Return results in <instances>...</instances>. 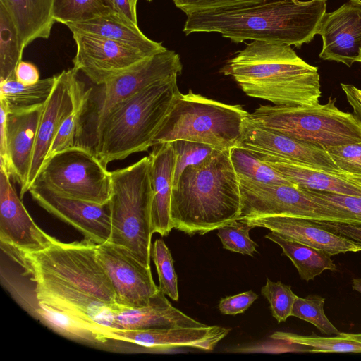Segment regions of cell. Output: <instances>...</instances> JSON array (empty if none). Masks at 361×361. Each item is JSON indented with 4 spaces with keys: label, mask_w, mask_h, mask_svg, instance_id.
<instances>
[{
    "label": "cell",
    "mask_w": 361,
    "mask_h": 361,
    "mask_svg": "<svg viewBox=\"0 0 361 361\" xmlns=\"http://www.w3.org/2000/svg\"><path fill=\"white\" fill-rule=\"evenodd\" d=\"M231 330L217 325L139 330L105 327L99 338L101 343L116 340L158 350L193 348L212 351Z\"/></svg>",
    "instance_id": "18"
},
{
    "label": "cell",
    "mask_w": 361,
    "mask_h": 361,
    "mask_svg": "<svg viewBox=\"0 0 361 361\" xmlns=\"http://www.w3.org/2000/svg\"><path fill=\"white\" fill-rule=\"evenodd\" d=\"M15 78L20 83L27 85L35 84L40 80L36 66L23 61H21L16 68Z\"/></svg>",
    "instance_id": "46"
},
{
    "label": "cell",
    "mask_w": 361,
    "mask_h": 361,
    "mask_svg": "<svg viewBox=\"0 0 361 361\" xmlns=\"http://www.w3.org/2000/svg\"><path fill=\"white\" fill-rule=\"evenodd\" d=\"M325 149L341 171L361 175V142Z\"/></svg>",
    "instance_id": "40"
},
{
    "label": "cell",
    "mask_w": 361,
    "mask_h": 361,
    "mask_svg": "<svg viewBox=\"0 0 361 361\" xmlns=\"http://www.w3.org/2000/svg\"><path fill=\"white\" fill-rule=\"evenodd\" d=\"M72 33L76 44L73 68L78 73H83L97 85H104L152 56L140 49L104 37L86 33Z\"/></svg>",
    "instance_id": "13"
},
{
    "label": "cell",
    "mask_w": 361,
    "mask_h": 361,
    "mask_svg": "<svg viewBox=\"0 0 361 361\" xmlns=\"http://www.w3.org/2000/svg\"><path fill=\"white\" fill-rule=\"evenodd\" d=\"M239 180L241 194L239 220L288 216L314 221L361 223L348 212L310 195L297 185Z\"/></svg>",
    "instance_id": "10"
},
{
    "label": "cell",
    "mask_w": 361,
    "mask_h": 361,
    "mask_svg": "<svg viewBox=\"0 0 361 361\" xmlns=\"http://www.w3.org/2000/svg\"><path fill=\"white\" fill-rule=\"evenodd\" d=\"M147 1H152V0H147Z\"/></svg>",
    "instance_id": "53"
},
{
    "label": "cell",
    "mask_w": 361,
    "mask_h": 361,
    "mask_svg": "<svg viewBox=\"0 0 361 361\" xmlns=\"http://www.w3.org/2000/svg\"><path fill=\"white\" fill-rule=\"evenodd\" d=\"M178 76L154 82L114 106L94 124L92 147L107 164L147 151L176 95Z\"/></svg>",
    "instance_id": "5"
},
{
    "label": "cell",
    "mask_w": 361,
    "mask_h": 361,
    "mask_svg": "<svg viewBox=\"0 0 361 361\" xmlns=\"http://www.w3.org/2000/svg\"><path fill=\"white\" fill-rule=\"evenodd\" d=\"M269 0H173L186 15L192 12L246 7Z\"/></svg>",
    "instance_id": "41"
},
{
    "label": "cell",
    "mask_w": 361,
    "mask_h": 361,
    "mask_svg": "<svg viewBox=\"0 0 361 361\" xmlns=\"http://www.w3.org/2000/svg\"><path fill=\"white\" fill-rule=\"evenodd\" d=\"M180 56L173 50L152 55L102 85L94 105V124L114 106L146 87L182 73Z\"/></svg>",
    "instance_id": "14"
},
{
    "label": "cell",
    "mask_w": 361,
    "mask_h": 361,
    "mask_svg": "<svg viewBox=\"0 0 361 361\" xmlns=\"http://www.w3.org/2000/svg\"><path fill=\"white\" fill-rule=\"evenodd\" d=\"M153 147L149 155L152 188L151 232L167 236L173 228L171 219V200L176 154L171 142L157 144Z\"/></svg>",
    "instance_id": "23"
},
{
    "label": "cell",
    "mask_w": 361,
    "mask_h": 361,
    "mask_svg": "<svg viewBox=\"0 0 361 361\" xmlns=\"http://www.w3.org/2000/svg\"><path fill=\"white\" fill-rule=\"evenodd\" d=\"M230 158L239 178L262 183L294 185L245 148L233 147Z\"/></svg>",
    "instance_id": "32"
},
{
    "label": "cell",
    "mask_w": 361,
    "mask_h": 361,
    "mask_svg": "<svg viewBox=\"0 0 361 361\" xmlns=\"http://www.w3.org/2000/svg\"><path fill=\"white\" fill-rule=\"evenodd\" d=\"M353 91H354L355 95L357 96V97L361 102V90L355 87L353 85Z\"/></svg>",
    "instance_id": "50"
},
{
    "label": "cell",
    "mask_w": 361,
    "mask_h": 361,
    "mask_svg": "<svg viewBox=\"0 0 361 361\" xmlns=\"http://www.w3.org/2000/svg\"><path fill=\"white\" fill-rule=\"evenodd\" d=\"M223 73L247 96L276 106H314L322 94L318 68L287 44L252 41L227 61Z\"/></svg>",
    "instance_id": "3"
},
{
    "label": "cell",
    "mask_w": 361,
    "mask_h": 361,
    "mask_svg": "<svg viewBox=\"0 0 361 361\" xmlns=\"http://www.w3.org/2000/svg\"><path fill=\"white\" fill-rule=\"evenodd\" d=\"M14 22L23 50L37 39H47L54 23V0H0Z\"/></svg>",
    "instance_id": "26"
},
{
    "label": "cell",
    "mask_w": 361,
    "mask_h": 361,
    "mask_svg": "<svg viewBox=\"0 0 361 361\" xmlns=\"http://www.w3.org/2000/svg\"><path fill=\"white\" fill-rule=\"evenodd\" d=\"M335 103L330 98L324 104L310 106L261 105L249 116L266 128L324 148L360 142V122Z\"/></svg>",
    "instance_id": "8"
},
{
    "label": "cell",
    "mask_w": 361,
    "mask_h": 361,
    "mask_svg": "<svg viewBox=\"0 0 361 361\" xmlns=\"http://www.w3.org/2000/svg\"><path fill=\"white\" fill-rule=\"evenodd\" d=\"M77 74L73 68L56 75L54 88L40 117L27 182L23 190L20 192V198L29 192L35 183L61 126L86 91Z\"/></svg>",
    "instance_id": "12"
},
{
    "label": "cell",
    "mask_w": 361,
    "mask_h": 361,
    "mask_svg": "<svg viewBox=\"0 0 361 361\" xmlns=\"http://www.w3.org/2000/svg\"><path fill=\"white\" fill-rule=\"evenodd\" d=\"M341 86L353 110V114L361 123V102L353 91V85L341 83Z\"/></svg>",
    "instance_id": "48"
},
{
    "label": "cell",
    "mask_w": 361,
    "mask_h": 361,
    "mask_svg": "<svg viewBox=\"0 0 361 361\" xmlns=\"http://www.w3.org/2000/svg\"><path fill=\"white\" fill-rule=\"evenodd\" d=\"M151 160L145 157L127 167L111 171V192L109 204L111 232L109 242L128 250L150 267Z\"/></svg>",
    "instance_id": "7"
},
{
    "label": "cell",
    "mask_w": 361,
    "mask_h": 361,
    "mask_svg": "<svg viewBox=\"0 0 361 361\" xmlns=\"http://www.w3.org/2000/svg\"><path fill=\"white\" fill-rule=\"evenodd\" d=\"M71 32H80L109 39L153 55L167 49L148 38L139 28L112 11L85 21L65 25Z\"/></svg>",
    "instance_id": "25"
},
{
    "label": "cell",
    "mask_w": 361,
    "mask_h": 361,
    "mask_svg": "<svg viewBox=\"0 0 361 361\" xmlns=\"http://www.w3.org/2000/svg\"><path fill=\"white\" fill-rule=\"evenodd\" d=\"M257 298V294L248 290L222 298L218 307L223 314L236 315L247 310Z\"/></svg>",
    "instance_id": "43"
},
{
    "label": "cell",
    "mask_w": 361,
    "mask_h": 361,
    "mask_svg": "<svg viewBox=\"0 0 361 361\" xmlns=\"http://www.w3.org/2000/svg\"><path fill=\"white\" fill-rule=\"evenodd\" d=\"M238 146L321 170L341 171L324 147L266 128L252 120L249 115L243 122Z\"/></svg>",
    "instance_id": "16"
},
{
    "label": "cell",
    "mask_w": 361,
    "mask_h": 361,
    "mask_svg": "<svg viewBox=\"0 0 361 361\" xmlns=\"http://www.w3.org/2000/svg\"><path fill=\"white\" fill-rule=\"evenodd\" d=\"M29 192L41 207L73 226L85 239L97 245L109 241L111 232L109 202L98 204L66 197L35 183Z\"/></svg>",
    "instance_id": "17"
},
{
    "label": "cell",
    "mask_w": 361,
    "mask_h": 361,
    "mask_svg": "<svg viewBox=\"0 0 361 361\" xmlns=\"http://www.w3.org/2000/svg\"><path fill=\"white\" fill-rule=\"evenodd\" d=\"M326 0H276L187 14L185 35L217 32L233 42L262 41L299 47L317 34Z\"/></svg>",
    "instance_id": "2"
},
{
    "label": "cell",
    "mask_w": 361,
    "mask_h": 361,
    "mask_svg": "<svg viewBox=\"0 0 361 361\" xmlns=\"http://www.w3.org/2000/svg\"><path fill=\"white\" fill-rule=\"evenodd\" d=\"M302 189L310 195L348 212L361 222V197L343 195L305 188Z\"/></svg>",
    "instance_id": "42"
},
{
    "label": "cell",
    "mask_w": 361,
    "mask_h": 361,
    "mask_svg": "<svg viewBox=\"0 0 361 361\" xmlns=\"http://www.w3.org/2000/svg\"><path fill=\"white\" fill-rule=\"evenodd\" d=\"M36 312L47 326L63 336L87 342L100 343L102 329L97 326L39 302Z\"/></svg>",
    "instance_id": "30"
},
{
    "label": "cell",
    "mask_w": 361,
    "mask_h": 361,
    "mask_svg": "<svg viewBox=\"0 0 361 361\" xmlns=\"http://www.w3.org/2000/svg\"><path fill=\"white\" fill-rule=\"evenodd\" d=\"M0 112V168L3 169L9 175L10 163L8 152L6 132V122L9 112L6 106L1 102Z\"/></svg>",
    "instance_id": "45"
},
{
    "label": "cell",
    "mask_w": 361,
    "mask_h": 361,
    "mask_svg": "<svg viewBox=\"0 0 361 361\" xmlns=\"http://www.w3.org/2000/svg\"><path fill=\"white\" fill-rule=\"evenodd\" d=\"M16 26L3 4H0V81L15 78V71L22 61Z\"/></svg>",
    "instance_id": "31"
},
{
    "label": "cell",
    "mask_w": 361,
    "mask_h": 361,
    "mask_svg": "<svg viewBox=\"0 0 361 361\" xmlns=\"http://www.w3.org/2000/svg\"><path fill=\"white\" fill-rule=\"evenodd\" d=\"M138 0H111L112 11L128 20L137 25V4Z\"/></svg>",
    "instance_id": "47"
},
{
    "label": "cell",
    "mask_w": 361,
    "mask_h": 361,
    "mask_svg": "<svg viewBox=\"0 0 361 361\" xmlns=\"http://www.w3.org/2000/svg\"><path fill=\"white\" fill-rule=\"evenodd\" d=\"M265 238L282 248V255L292 261L300 278L306 281L314 279L325 270H337L331 255L323 250L286 239L272 231Z\"/></svg>",
    "instance_id": "27"
},
{
    "label": "cell",
    "mask_w": 361,
    "mask_h": 361,
    "mask_svg": "<svg viewBox=\"0 0 361 361\" xmlns=\"http://www.w3.org/2000/svg\"><path fill=\"white\" fill-rule=\"evenodd\" d=\"M252 228L246 221L236 219L219 228L217 235L224 249L252 256L257 247L250 237L249 233Z\"/></svg>",
    "instance_id": "37"
},
{
    "label": "cell",
    "mask_w": 361,
    "mask_h": 361,
    "mask_svg": "<svg viewBox=\"0 0 361 361\" xmlns=\"http://www.w3.org/2000/svg\"><path fill=\"white\" fill-rule=\"evenodd\" d=\"M239 178L230 150L215 149L203 162L186 168L173 186V228L189 235H204L238 219Z\"/></svg>",
    "instance_id": "4"
},
{
    "label": "cell",
    "mask_w": 361,
    "mask_h": 361,
    "mask_svg": "<svg viewBox=\"0 0 361 361\" xmlns=\"http://www.w3.org/2000/svg\"><path fill=\"white\" fill-rule=\"evenodd\" d=\"M44 106L23 111L8 113L6 122L9 175L25 188Z\"/></svg>",
    "instance_id": "24"
},
{
    "label": "cell",
    "mask_w": 361,
    "mask_h": 361,
    "mask_svg": "<svg viewBox=\"0 0 361 361\" xmlns=\"http://www.w3.org/2000/svg\"><path fill=\"white\" fill-rule=\"evenodd\" d=\"M317 221L328 230L361 243V223L349 224L337 221Z\"/></svg>",
    "instance_id": "44"
},
{
    "label": "cell",
    "mask_w": 361,
    "mask_h": 361,
    "mask_svg": "<svg viewBox=\"0 0 361 361\" xmlns=\"http://www.w3.org/2000/svg\"><path fill=\"white\" fill-rule=\"evenodd\" d=\"M34 183L63 197L105 204L111 173L92 147L80 145L47 159Z\"/></svg>",
    "instance_id": "9"
},
{
    "label": "cell",
    "mask_w": 361,
    "mask_h": 361,
    "mask_svg": "<svg viewBox=\"0 0 361 361\" xmlns=\"http://www.w3.org/2000/svg\"><path fill=\"white\" fill-rule=\"evenodd\" d=\"M270 338L295 344L302 351L310 353H361V334L339 332L333 336L325 337L314 333L304 336L277 331Z\"/></svg>",
    "instance_id": "29"
},
{
    "label": "cell",
    "mask_w": 361,
    "mask_h": 361,
    "mask_svg": "<svg viewBox=\"0 0 361 361\" xmlns=\"http://www.w3.org/2000/svg\"><path fill=\"white\" fill-rule=\"evenodd\" d=\"M152 259L159 276V288L174 301L178 300V279L170 250L161 239H157L151 247Z\"/></svg>",
    "instance_id": "35"
},
{
    "label": "cell",
    "mask_w": 361,
    "mask_h": 361,
    "mask_svg": "<svg viewBox=\"0 0 361 361\" xmlns=\"http://www.w3.org/2000/svg\"><path fill=\"white\" fill-rule=\"evenodd\" d=\"M249 113L239 104H227L201 94L176 95L153 141V146L177 140L207 144L218 150L238 146Z\"/></svg>",
    "instance_id": "6"
},
{
    "label": "cell",
    "mask_w": 361,
    "mask_h": 361,
    "mask_svg": "<svg viewBox=\"0 0 361 361\" xmlns=\"http://www.w3.org/2000/svg\"><path fill=\"white\" fill-rule=\"evenodd\" d=\"M91 93V89L86 90L73 111L64 120L51 143L46 159L68 148L83 145L80 142L82 121L85 114L88 109Z\"/></svg>",
    "instance_id": "33"
},
{
    "label": "cell",
    "mask_w": 361,
    "mask_h": 361,
    "mask_svg": "<svg viewBox=\"0 0 361 361\" xmlns=\"http://www.w3.org/2000/svg\"><path fill=\"white\" fill-rule=\"evenodd\" d=\"M317 34L323 46L319 57L350 67L359 62L361 52V6L349 1L331 13H325Z\"/></svg>",
    "instance_id": "19"
},
{
    "label": "cell",
    "mask_w": 361,
    "mask_h": 361,
    "mask_svg": "<svg viewBox=\"0 0 361 361\" xmlns=\"http://www.w3.org/2000/svg\"><path fill=\"white\" fill-rule=\"evenodd\" d=\"M325 298L318 295H309L305 298L297 296L291 316L312 324L327 336L336 335L338 330L329 321L324 311Z\"/></svg>",
    "instance_id": "36"
},
{
    "label": "cell",
    "mask_w": 361,
    "mask_h": 361,
    "mask_svg": "<svg viewBox=\"0 0 361 361\" xmlns=\"http://www.w3.org/2000/svg\"><path fill=\"white\" fill-rule=\"evenodd\" d=\"M261 293L269 302L272 316L278 323L285 322L291 316L297 295L290 286L281 281L274 282L267 278L266 284L261 288Z\"/></svg>",
    "instance_id": "39"
},
{
    "label": "cell",
    "mask_w": 361,
    "mask_h": 361,
    "mask_svg": "<svg viewBox=\"0 0 361 361\" xmlns=\"http://www.w3.org/2000/svg\"><path fill=\"white\" fill-rule=\"evenodd\" d=\"M97 244L83 239L31 253L8 252L35 283L38 302L97 327L116 303L111 280L97 258Z\"/></svg>",
    "instance_id": "1"
},
{
    "label": "cell",
    "mask_w": 361,
    "mask_h": 361,
    "mask_svg": "<svg viewBox=\"0 0 361 361\" xmlns=\"http://www.w3.org/2000/svg\"><path fill=\"white\" fill-rule=\"evenodd\" d=\"M56 80V75L28 85L20 83L16 78L0 81V102L9 113L43 106L51 93Z\"/></svg>",
    "instance_id": "28"
},
{
    "label": "cell",
    "mask_w": 361,
    "mask_h": 361,
    "mask_svg": "<svg viewBox=\"0 0 361 361\" xmlns=\"http://www.w3.org/2000/svg\"><path fill=\"white\" fill-rule=\"evenodd\" d=\"M350 1L361 6V0H350Z\"/></svg>",
    "instance_id": "51"
},
{
    "label": "cell",
    "mask_w": 361,
    "mask_h": 361,
    "mask_svg": "<svg viewBox=\"0 0 361 361\" xmlns=\"http://www.w3.org/2000/svg\"><path fill=\"white\" fill-rule=\"evenodd\" d=\"M57 239L33 221L18 196L11 176L0 168V240L5 252H37Z\"/></svg>",
    "instance_id": "15"
},
{
    "label": "cell",
    "mask_w": 361,
    "mask_h": 361,
    "mask_svg": "<svg viewBox=\"0 0 361 361\" xmlns=\"http://www.w3.org/2000/svg\"><path fill=\"white\" fill-rule=\"evenodd\" d=\"M359 62H361V52H360V57Z\"/></svg>",
    "instance_id": "52"
},
{
    "label": "cell",
    "mask_w": 361,
    "mask_h": 361,
    "mask_svg": "<svg viewBox=\"0 0 361 361\" xmlns=\"http://www.w3.org/2000/svg\"><path fill=\"white\" fill-rule=\"evenodd\" d=\"M112 11L111 0H54V18L63 25L87 20Z\"/></svg>",
    "instance_id": "34"
},
{
    "label": "cell",
    "mask_w": 361,
    "mask_h": 361,
    "mask_svg": "<svg viewBox=\"0 0 361 361\" xmlns=\"http://www.w3.org/2000/svg\"><path fill=\"white\" fill-rule=\"evenodd\" d=\"M159 290L152 297L149 305L131 308L113 304L105 320V327L139 330L177 327H200L206 324L174 307Z\"/></svg>",
    "instance_id": "21"
},
{
    "label": "cell",
    "mask_w": 361,
    "mask_h": 361,
    "mask_svg": "<svg viewBox=\"0 0 361 361\" xmlns=\"http://www.w3.org/2000/svg\"><path fill=\"white\" fill-rule=\"evenodd\" d=\"M171 144L176 154L173 185L186 168L203 162L216 149L207 144L185 140H177Z\"/></svg>",
    "instance_id": "38"
},
{
    "label": "cell",
    "mask_w": 361,
    "mask_h": 361,
    "mask_svg": "<svg viewBox=\"0 0 361 361\" xmlns=\"http://www.w3.org/2000/svg\"><path fill=\"white\" fill-rule=\"evenodd\" d=\"M250 152L300 188L361 197V175L321 170L269 154Z\"/></svg>",
    "instance_id": "22"
},
{
    "label": "cell",
    "mask_w": 361,
    "mask_h": 361,
    "mask_svg": "<svg viewBox=\"0 0 361 361\" xmlns=\"http://www.w3.org/2000/svg\"><path fill=\"white\" fill-rule=\"evenodd\" d=\"M244 221L253 227L266 228L286 239L323 250L331 256L361 251V243L328 230L317 221L271 216Z\"/></svg>",
    "instance_id": "20"
},
{
    "label": "cell",
    "mask_w": 361,
    "mask_h": 361,
    "mask_svg": "<svg viewBox=\"0 0 361 361\" xmlns=\"http://www.w3.org/2000/svg\"><path fill=\"white\" fill-rule=\"evenodd\" d=\"M352 287L353 290L361 293V279L354 278L352 280Z\"/></svg>",
    "instance_id": "49"
},
{
    "label": "cell",
    "mask_w": 361,
    "mask_h": 361,
    "mask_svg": "<svg viewBox=\"0 0 361 361\" xmlns=\"http://www.w3.org/2000/svg\"><path fill=\"white\" fill-rule=\"evenodd\" d=\"M97 258L111 280L116 304L131 308L145 307L159 290L150 267L126 248L109 241L99 244Z\"/></svg>",
    "instance_id": "11"
}]
</instances>
